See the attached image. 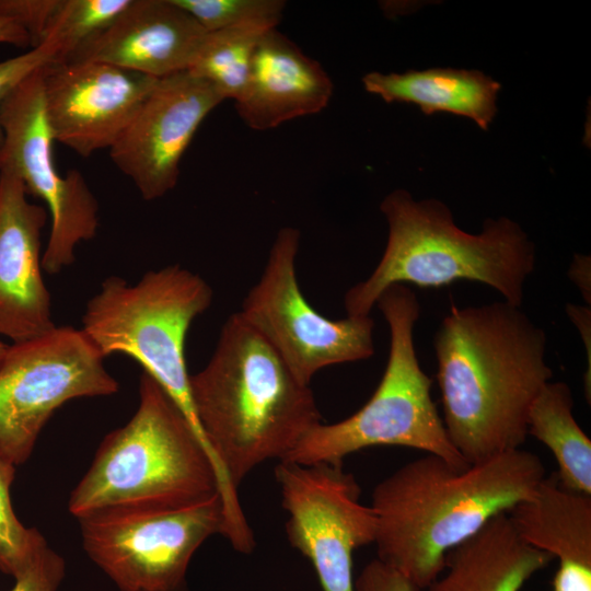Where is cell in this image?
<instances>
[{
  "label": "cell",
  "mask_w": 591,
  "mask_h": 591,
  "mask_svg": "<svg viewBox=\"0 0 591 591\" xmlns=\"http://www.w3.org/2000/svg\"><path fill=\"white\" fill-rule=\"evenodd\" d=\"M544 477L542 460L523 449L465 470L433 454L413 460L372 491L376 558L425 590L442 573L451 549L531 497Z\"/></svg>",
  "instance_id": "3957f363"
},
{
  "label": "cell",
  "mask_w": 591,
  "mask_h": 591,
  "mask_svg": "<svg viewBox=\"0 0 591 591\" xmlns=\"http://www.w3.org/2000/svg\"><path fill=\"white\" fill-rule=\"evenodd\" d=\"M268 30L242 25L207 33L187 70L213 85L224 100H240L246 89L260 36Z\"/></svg>",
  "instance_id": "7402d4cb"
},
{
  "label": "cell",
  "mask_w": 591,
  "mask_h": 591,
  "mask_svg": "<svg viewBox=\"0 0 591 591\" xmlns=\"http://www.w3.org/2000/svg\"><path fill=\"white\" fill-rule=\"evenodd\" d=\"M158 80L95 61L45 67L44 103L54 140L84 158L109 149Z\"/></svg>",
  "instance_id": "5bb4252c"
},
{
  "label": "cell",
  "mask_w": 591,
  "mask_h": 591,
  "mask_svg": "<svg viewBox=\"0 0 591 591\" xmlns=\"http://www.w3.org/2000/svg\"><path fill=\"white\" fill-rule=\"evenodd\" d=\"M59 3L60 0H0V16L22 26L32 47H36L43 42Z\"/></svg>",
  "instance_id": "4316f807"
},
{
  "label": "cell",
  "mask_w": 591,
  "mask_h": 591,
  "mask_svg": "<svg viewBox=\"0 0 591 591\" xmlns=\"http://www.w3.org/2000/svg\"><path fill=\"white\" fill-rule=\"evenodd\" d=\"M553 591H591V568H559L553 579Z\"/></svg>",
  "instance_id": "f546056e"
},
{
  "label": "cell",
  "mask_w": 591,
  "mask_h": 591,
  "mask_svg": "<svg viewBox=\"0 0 591 591\" xmlns=\"http://www.w3.org/2000/svg\"><path fill=\"white\" fill-rule=\"evenodd\" d=\"M78 520L85 553L120 591H182L194 554L224 526L219 494L187 507L117 506Z\"/></svg>",
  "instance_id": "ba28073f"
},
{
  "label": "cell",
  "mask_w": 591,
  "mask_h": 591,
  "mask_svg": "<svg viewBox=\"0 0 591 591\" xmlns=\"http://www.w3.org/2000/svg\"><path fill=\"white\" fill-rule=\"evenodd\" d=\"M212 290L199 275L170 265L147 271L137 283L108 276L88 301L81 331L105 358L136 360L175 402L218 467L197 420L185 360V339L193 321L212 302Z\"/></svg>",
  "instance_id": "52a82bcc"
},
{
  "label": "cell",
  "mask_w": 591,
  "mask_h": 591,
  "mask_svg": "<svg viewBox=\"0 0 591 591\" xmlns=\"http://www.w3.org/2000/svg\"><path fill=\"white\" fill-rule=\"evenodd\" d=\"M24 184L0 172V337L21 343L56 327L42 276V231L48 215Z\"/></svg>",
  "instance_id": "9a60e30c"
},
{
  "label": "cell",
  "mask_w": 591,
  "mask_h": 591,
  "mask_svg": "<svg viewBox=\"0 0 591 591\" xmlns=\"http://www.w3.org/2000/svg\"><path fill=\"white\" fill-rule=\"evenodd\" d=\"M189 387L218 467L222 535L248 554L255 540L237 486L259 464L285 460L322 422L313 391L239 311L224 322L206 367L190 374Z\"/></svg>",
  "instance_id": "6da1fadb"
},
{
  "label": "cell",
  "mask_w": 591,
  "mask_h": 591,
  "mask_svg": "<svg viewBox=\"0 0 591 591\" xmlns=\"http://www.w3.org/2000/svg\"><path fill=\"white\" fill-rule=\"evenodd\" d=\"M570 386L548 381L534 398L528 416V434L545 444L555 456L559 483L591 495V440L576 421Z\"/></svg>",
  "instance_id": "44dd1931"
},
{
  "label": "cell",
  "mask_w": 591,
  "mask_h": 591,
  "mask_svg": "<svg viewBox=\"0 0 591 591\" xmlns=\"http://www.w3.org/2000/svg\"><path fill=\"white\" fill-rule=\"evenodd\" d=\"M207 32L172 0H131L63 61H95L155 79L187 71Z\"/></svg>",
  "instance_id": "2e32d148"
},
{
  "label": "cell",
  "mask_w": 591,
  "mask_h": 591,
  "mask_svg": "<svg viewBox=\"0 0 591 591\" xmlns=\"http://www.w3.org/2000/svg\"><path fill=\"white\" fill-rule=\"evenodd\" d=\"M380 209L389 224L387 243L371 275L346 292L347 315H370L380 294L395 283L440 288L457 280L484 283L521 306L536 257L534 243L517 222L487 219L480 233H467L443 202L416 201L404 189L390 193Z\"/></svg>",
  "instance_id": "277c9868"
},
{
  "label": "cell",
  "mask_w": 591,
  "mask_h": 591,
  "mask_svg": "<svg viewBox=\"0 0 591 591\" xmlns=\"http://www.w3.org/2000/svg\"><path fill=\"white\" fill-rule=\"evenodd\" d=\"M15 465L0 453V571L14 579L49 546L43 535L18 519L10 489Z\"/></svg>",
  "instance_id": "cb8c5ba5"
},
{
  "label": "cell",
  "mask_w": 591,
  "mask_h": 591,
  "mask_svg": "<svg viewBox=\"0 0 591 591\" xmlns=\"http://www.w3.org/2000/svg\"><path fill=\"white\" fill-rule=\"evenodd\" d=\"M7 348H8V345L4 344V343L0 339V363H1V361H2V359H3V356H4L5 351H7Z\"/></svg>",
  "instance_id": "d6a6232c"
},
{
  "label": "cell",
  "mask_w": 591,
  "mask_h": 591,
  "mask_svg": "<svg viewBox=\"0 0 591 591\" xmlns=\"http://www.w3.org/2000/svg\"><path fill=\"white\" fill-rule=\"evenodd\" d=\"M130 2L131 0H60L43 42L47 38L56 40L61 48L60 61H63L80 46L107 28Z\"/></svg>",
  "instance_id": "603a6c76"
},
{
  "label": "cell",
  "mask_w": 591,
  "mask_h": 591,
  "mask_svg": "<svg viewBox=\"0 0 591 591\" xmlns=\"http://www.w3.org/2000/svg\"><path fill=\"white\" fill-rule=\"evenodd\" d=\"M332 94L323 67L271 28L257 43L246 89L235 104L250 128L267 130L323 111Z\"/></svg>",
  "instance_id": "e0dca14e"
},
{
  "label": "cell",
  "mask_w": 591,
  "mask_h": 591,
  "mask_svg": "<svg viewBox=\"0 0 591 591\" xmlns=\"http://www.w3.org/2000/svg\"><path fill=\"white\" fill-rule=\"evenodd\" d=\"M355 591H417L399 572L378 558L369 561L355 581Z\"/></svg>",
  "instance_id": "f1b7e54d"
},
{
  "label": "cell",
  "mask_w": 591,
  "mask_h": 591,
  "mask_svg": "<svg viewBox=\"0 0 591 591\" xmlns=\"http://www.w3.org/2000/svg\"><path fill=\"white\" fill-rule=\"evenodd\" d=\"M118 390L104 357L81 328L56 326L8 345L0 363V453L15 466L25 463L61 405Z\"/></svg>",
  "instance_id": "9c48e42d"
},
{
  "label": "cell",
  "mask_w": 591,
  "mask_h": 591,
  "mask_svg": "<svg viewBox=\"0 0 591 591\" xmlns=\"http://www.w3.org/2000/svg\"><path fill=\"white\" fill-rule=\"evenodd\" d=\"M61 60V48L54 39H45L40 45L27 51L0 61V107L7 95L24 79L36 70ZM0 125V148L2 144Z\"/></svg>",
  "instance_id": "484cf974"
},
{
  "label": "cell",
  "mask_w": 591,
  "mask_h": 591,
  "mask_svg": "<svg viewBox=\"0 0 591 591\" xmlns=\"http://www.w3.org/2000/svg\"><path fill=\"white\" fill-rule=\"evenodd\" d=\"M222 101L220 92L189 71L159 79L139 111L109 148L115 166L144 200L172 190L195 132Z\"/></svg>",
  "instance_id": "4fadbf2b"
},
{
  "label": "cell",
  "mask_w": 591,
  "mask_h": 591,
  "mask_svg": "<svg viewBox=\"0 0 591 591\" xmlns=\"http://www.w3.org/2000/svg\"><path fill=\"white\" fill-rule=\"evenodd\" d=\"M570 279L580 288L584 299L590 300V258L576 255L569 269Z\"/></svg>",
  "instance_id": "1f68e13d"
},
{
  "label": "cell",
  "mask_w": 591,
  "mask_h": 591,
  "mask_svg": "<svg viewBox=\"0 0 591 591\" xmlns=\"http://www.w3.org/2000/svg\"><path fill=\"white\" fill-rule=\"evenodd\" d=\"M375 305L390 328L389 359L378 387L351 416L310 430L282 461L343 464L346 456L362 449L395 445L440 456L457 470L467 468L470 464L452 444L432 399V381L417 358L414 327L420 304L415 292L395 283L380 294Z\"/></svg>",
  "instance_id": "8992f818"
},
{
  "label": "cell",
  "mask_w": 591,
  "mask_h": 591,
  "mask_svg": "<svg viewBox=\"0 0 591 591\" xmlns=\"http://www.w3.org/2000/svg\"><path fill=\"white\" fill-rule=\"evenodd\" d=\"M207 32L259 25L276 28L282 16V0H172Z\"/></svg>",
  "instance_id": "d4e9b609"
},
{
  "label": "cell",
  "mask_w": 591,
  "mask_h": 591,
  "mask_svg": "<svg viewBox=\"0 0 591 591\" xmlns=\"http://www.w3.org/2000/svg\"><path fill=\"white\" fill-rule=\"evenodd\" d=\"M66 564L61 556L48 547L19 577L10 591H56L65 578Z\"/></svg>",
  "instance_id": "83f0119b"
},
{
  "label": "cell",
  "mask_w": 591,
  "mask_h": 591,
  "mask_svg": "<svg viewBox=\"0 0 591 591\" xmlns=\"http://www.w3.org/2000/svg\"><path fill=\"white\" fill-rule=\"evenodd\" d=\"M218 494L207 450L175 402L142 372L136 413L103 439L68 508L80 519L117 506L187 507Z\"/></svg>",
  "instance_id": "5b68a950"
},
{
  "label": "cell",
  "mask_w": 591,
  "mask_h": 591,
  "mask_svg": "<svg viewBox=\"0 0 591 591\" xmlns=\"http://www.w3.org/2000/svg\"><path fill=\"white\" fill-rule=\"evenodd\" d=\"M367 92L387 103H413L427 114L445 112L465 116L486 130L497 113L500 83L476 70L432 68L404 73L369 72Z\"/></svg>",
  "instance_id": "ffe728a7"
},
{
  "label": "cell",
  "mask_w": 591,
  "mask_h": 591,
  "mask_svg": "<svg viewBox=\"0 0 591 591\" xmlns=\"http://www.w3.org/2000/svg\"><path fill=\"white\" fill-rule=\"evenodd\" d=\"M299 244V230L278 231L263 274L239 312L294 376L310 385L321 369L370 358L374 322L370 315L329 320L310 305L297 278Z\"/></svg>",
  "instance_id": "30bf717a"
},
{
  "label": "cell",
  "mask_w": 591,
  "mask_h": 591,
  "mask_svg": "<svg viewBox=\"0 0 591 591\" xmlns=\"http://www.w3.org/2000/svg\"><path fill=\"white\" fill-rule=\"evenodd\" d=\"M0 44L32 47L27 32L14 21L0 16Z\"/></svg>",
  "instance_id": "4dcf8cb0"
},
{
  "label": "cell",
  "mask_w": 591,
  "mask_h": 591,
  "mask_svg": "<svg viewBox=\"0 0 591 591\" xmlns=\"http://www.w3.org/2000/svg\"><path fill=\"white\" fill-rule=\"evenodd\" d=\"M508 515L520 537L559 568H591V495L564 487L555 472Z\"/></svg>",
  "instance_id": "d6986e66"
},
{
  "label": "cell",
  "mask_w": 591,
  "mask_h": 591,
  "mask_svg": "<svg viewBox=\"0 0 591 591\" xmlns=\"http://www.w3.org/2000/svg\"><path fill=\"white\" fill-rule=\"evenodd\" d=\"M44 68L20 82L1 104L0 172L18 177L28 195L46 204L50 233L42 266L46 273L57 274L76 260L81 242L96 235L99 204L78 170L61 175L55 165V140L44 103Z\"/></svg>",
  "instance_id": "8fae6325"
},
{
  "label": "cell",
  "mask_w": 591,
  "mask_h": 591,
  "mask_svg": "<svg viewBox=\"0 0 591 591\" xmlns=\"http://www.w3.org/2000/svg\"><path fill=\"white\" fill-rule=\"evenodd\" d=\"M546 333L507 301L451 306L433 337L447 433L476 464L521 449L530 407L553 376Z\"/></svg>",
  "instance_id": "7a4b0ae2"
},
{
  "label": "cell",
  "mask_w": 591,
  "mask_h": 591,
  "mask_svg": "<svg viewBox=\"0 0 591 591\" xmlns=\"http://www.w3.org/2000/svg\"><path fill=\"white\" fill-rule=\"evenodd\" d=\"M275 477L289 543L314 567L323 591H355L352 554L374 543L376 517L343 464L279 461Z\"/></svg>",
  "instance_id": "7c38bea8"
},
{
  "label": "cell",
  "mask_w": 591,
  "mask_h": 591,
  "mask_svg": "<svg viewBox=\"0 0 591 591\" xmlns=\"http://www.w3.org/2000/svg\"><path fill=\"white\" fill-rule=\"evenodd\" d=\"M552 559L524 542L508 513H500L447 554L444 573L426 590L520 591Z\"/></svg>",
  "instance_id": "ac0fdd59"
}]
</instances>
